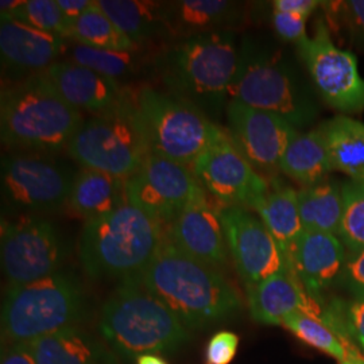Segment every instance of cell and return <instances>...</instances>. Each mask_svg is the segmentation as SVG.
I'll return each mask as SVG.
<instances>
[{
    "instance_id": "cell-1",
    "label": "cell",
    "mask_w": 364,
    "mask_h": 364,
    "mask_svg": "<svg viewBox=\"0 0 364 364\" xmlns=\"http://www.w3.org/2000/svg\"><path fill=\"white\" fill-rule=\"evenodd\" d=\"M139 281L188 331L219 324L242 309V299L228 279L195 259L166 237Z\"/></svg>"
},
{
    "instance_id": "cell-2",
    "label": "cell",
    "mask_w": 364,
    "mask_h": 364,
    "mask_svg": "<svg viewBox=\"0 0 364 364\" xmlns=\"http://www.w3.org/2000/svg\"><path fill=\"white\" fill-rule=\"evenodd\" d=\"M230 100L273 112L297 130L309 127L320 112L314 90L297 64L255 38L243 39L239 48Z\"/></svg>"
},
{
    "instance_id": "cell-3",
    "label": "cell",
    "mask_w": 364,
    "mask_h": 364,
    "mask_svg": "<svg viewBox=\"0 0 364 364\" xmlns=\"http://www.w3.org/2000/svg\"><path fill=\"white\" fill-rule=\"evenodd\" d=\"M84 119L64 100L45 73L21 80L3 90L0 135L9 147L53 154L68 147Z\"/></svg>"
},
{
    "instance_id": "cell-4",
    "label": "cell",
    "mask_w": 364,
    "mask_h": 364,
    "mask_svg": "<svg viewBox=\"0 0 364 364\" xmlns=\"http://www.w3.org/2000/svg\"><path fill=\"white\" fill-rule=\"evenodd\" d=\"M166 228L142 209L124 204L117 210L84 223L78 258L93 279L139 277L156 257Z\"/></svg>"
},
{
    "instance_id": "cell-5",
    "label": "cell",
    "mask_w": 364,
    "mask_h": 364,
    "mask_svg": "<svg viewBox=\"0 0 364 364\" xmlns=\"http://www.w3.org/2000/svg\"><path fill=\"white\" fill-rule=\"evenodd\" d=\"M99 332L123 359L171 353L191 340L186 326L142 285L139 277L122 281L105 301Z\"/></svg>"
},
{
    "instance_id": "cell-6",
    "label": "cell",
    "mask_w": 364,
    "mask_h": 364,
    "mask_svg": "<svg viewBox=\"0 0 364 364\" xmlns=\"http://www.w3.org/2000/svg\"><path fill=\"white\" fill-rule=\"evenodd\" d=\"M239 63L232 30L183 38L159 60V73L170 95L219 115L230 102V87Z\"/></svg>"
},
{
    "instance_id": "cell-7",
    "label": "cell",
    "mask_w": 364,
    "mask_h": 364,
    "mask_svg": "<svg viewBox=\"0 0 364 364\" xmlns=\"http://www.w3.org/2000/svg\"><path fill=\"white\" fill-rule=\"evenodd\" d=\"M85 296L77 278L53 274L23 287H7L1 305V338L7 344L33 343L78 326Z\"/></svg>"
},
{
    "instance_id": "cell-8",
    "label": "cell",
    "mask_w": 364,
    "mask_h": 364,
    "mask_svg": "<svg viewBox=\"0 0 364 364\" xmlns=\"http://www.w3.org/2000/svg\"><path fill=\"white\" fill-rule=\"evenodd\" d=\"M151 154L192 166L227 131L195 105L173 95L142 87L132 93Z\"/></svg>"
},
{
    "instance_id": "cell-9",
    "label": "cell",
    "mask_w": 364,
    "mask_h": 364,
    "mask_svg": "<svg viewBox=\"0 0 364 364\" xmlns=\"http://www.w3.org/2000/svg\"><path fill=\"white\" fill-rule=\"evenodd\" d=\"M66 151L81 169L131 178L151 154L134 95L115 109L84 120Z\"/></svg>"
},
{
    "instance_id": "cell-10",
    "label": "cell",
    "mask_w": 364,
    "mask_h": 364,
    "mask_svg": "<svg viewBox=\"0 0 364 364\" xmlns=\"http://www.w3.org/2000/svg\"><path fill=\"white\" fill-rule=\"evenodd\" d=\"M46 156L15 151L1 158V196L9 210L43 218L68 205L76 173Z\"/></svg>"
},
{
    "instance_id": "cell-11",
    "label": "cell",
    "mask_w": 364,
    "mask_h": 364,
    "mask_svg": "<svg viewBox=\"0 0 364 364\" xmlns=\"http://www.w3.org/2000/svg\"><path fill=\"white\" fill-rule=\"evenodd\" d=\"M0 251L9 287H23L58 273L68 252L57 227L39 216L3 221Z\"/></svg>"
},
{
    "instance_id": "cell-12",
    "label": "cell",
    "mask_w": 364,
    "mask_h": 364,
    "mask_svg": "<svg viewBox=\"0 0 364 364\" xmlns=\"http://www.w3.org/2000/svg\"><path fill=\"white\" fill-rule=\"evenodd\" d=\"M299 53L313 85L326 105L341 114L364 109V78L355 54L343 50L331 38L323 21L316 23L312 38L299 43Z\"/></svg>"
},
{
    "instance_id": "cell-13",
    "label": "cell",
    "mask_w": 364,
    "mask_h": 364,
    "mask_svg": "<svg viewBox=\"0 0 364 364\" xmlns=\"http://www.w3.org/2000/svg\"><path fill=\"white\" fill-rule=\"evenodd\" d=\"M191 169L201 188L221 205L252 209L270 189L228 132L198 156Z\"/></svg>"
},
{
    "instance_id": "cell-14",
    "label": "cell",
    "mask_w": 364,
    "mask_h": 364,
    "mask_svg": "<svg viewBox=\"0 0 364 364\" xmlns=\"http://www.w3.org/2000/svg\"><path fill=\"white\" fill-rule=\"evenodd\" d=\"M201 191L189 166L154 154L127 180L129 203L165 228Z\"/></svg>"
},
{
    "instance_id": "cell-15",
    "label": "cell",
    "mask_w": 364,
    "mask_h": 364,
    "mask_svg": "<svg viewBox=\"0 0 364 364\" xmlns=\"http://www.w3.org/2000/svg\"><path fill=\"white\" fill-rule=\"evenodd\" d=\"M219 213L228 251L246 289L289 267L273 235L250 209L219 204Z\"/></svg>"
},
{
    "instance_id": "cell-16",
    "label": "cell",
    "mask_w": 364,
    "mask_h": 364,
    "mask_svg": "<svg viewBox=\"0 0 364 364\" xmlns=\"http://www.w3.org/2000/svg\"><path fill=\"white\" fill-rule=\"evenodd\" d=\"M225 114L227 132L254 169L262 176L279 170L287 146L299 130L284 117L235 100L228 102Z\"/></svg>"
},
{
    "instance_id": "cell-17",
    "label": "cell",
    "mask_w": 364,
    "mask_h": 364,
    "mask_svg": "<svg viewBox=\"0 0 364 364\" xmlns=\"http://www.w3.org/2000/svg\"><path fill=\"white\" fill-rule=\"evenodd\" d=\"M166 239L186 255L215 269L227 266L228 246L219 213L204 189L166 227Z\"/></svg>"
},
{
    "instance_id": "cell-18",
    "label": "cell",
    "mask_w": 364,
    "mask_h": 364,
    "mask_svg": "<svg viewBox=\"0 0 364 364\" xmlns=\"http://www.w3.org/2000/svg\"><path fill=\"white\" fill-rule=\"evenodd\" d=\"M68 39L43 33L14 19H1L0 54L3 69L19 80L45 73L61 61Z\"/></svg>"
},
{
    "instance_id": "cell-19",
    "label": "cell",
    "mask_w": 364,
    "mask_h": 364,
    "mask_svg": "<svg viewBox=\"0 0 364 364\" xmlns=\"http://www.w3.org/2000/svg\"><path fill=\"white\" fill-rule=\"evenodd\" d=\"M346 258V247L336 235L317 231H304L287 254L289 267L318 302L326 290L338 284Z\"/></svg>"
},
{
    "instance_id": "cell-20",
    "label": "cell",
    "mask_w": 364,
    "mask_h": 364,
    "mask_svg": "<svg viewBox=\"0 0 364 364\" xmlns=\"http://www.w3.org/2000/svg\"><path fill=\"white\" fill-rule=\"evenodd\" d=\"M247 302L254 321L264 326H282L291 313L301 312L321 321L326 306L313 299L290 267L274 274L255 287H248Z\"/></svg>"
},
{
    "instance_id": "cell-21",
    "label": "cell",
    "mask_w": 364,
    "mask_h": 364,
    "mask_svg": "<svg viewBox=\"0 0 364 364\" xmlns=\"http://www.w3.org/2000/svg\"><path fill=\"white\" fill-rule=\"evenodd\" d=\"M45 76L64 100L80 112L105 114L123 105L130 95L117 81L66 60L50 66Z\"/></svg>"
},
{
    "instance_id": "cell-22",
    "label": "cell",
    "mask_w": 364,
    "mask_h": 364,
    "mask_svg": "<svg viewBox=\"0 0 364 364\" xmlns=\"http://www.w3.org/2000/svg\"><path fill=\"white\" fill-rule=\"evenodd\" d=\"M240 3L227 0H178L166 3V23L171 34L191 38L231 30L243 16Z\"/></svg>"
},
{
    "instance_id": "cell-23",
    "label": "cell",
    "mask_w": 364,
    "mask_h": 364,
    "mask_svg": "<svg viewBox=\"0 0 364 364\" xmlns=\"http://www.w3.org/2000/svg\"><path fill=\"white\" fill-rule=\"evenodd\" d=\"M129 203L127 181L97 170L76 171L68 207L84 220L97 219Z\"/></svg>"
},
{
    "instance_id": "cell-24",
    "label": "cell",
    "mask_w": 364,
    "mask_h": 364,
    "mask_svg": "<svg viewBox=\"0 0 364 364\" xmlns=\"http://www.w3.org/2000/svg\"><path fill=\"white\" fill-rule=\"evenodd\" d=\"M28 344L37 364H117L103 344L78 326Z\"/></svg>"
},
{
    "instance_id": "cell-25",
    "label": "cell",
    "mask_w": 364,
    "mask_h": 364,
    "mask_svg": "<svg viewBox=\"0 0 364 364\" xmlns=\"http://www.w3.org/2000/svg\"><path fill=\"white\" fill-rule=\"evenodd\" d=\"M279 171L302 188L324 181L332 171L321 124L308 132H297L281 159Z\"/></svg>"
},
{
    "instance_id": "cell-26",
    "label": "cell",
    "mask_w": 364,
    "mask_h": 364,
    "mask_svg": "<svg viewBox=\"0 0 364 364\" xmlns=\"http://www.w3.org/2000/svg\"><path fill=\"white\" fill-rule=\"evenodd\" d=\"M96 3L135 46L169 33L166 3L149 0H96Z\"/></svg>"
},
{
    "instance_id": "cell-27",
    "label": "cell",
    "mask_w": 364,
    "mask_h": 364,
    "mask_svg": "<svg viewBox=\"0 0 364 364\" xmlns=\"http://www.w3.org/2000/svg\"><path fill=\"white\" fill-rule=\"evenodd\" d=\"M332 170L364 181V123L338 115L321 123Z\"/></svg>"
},
{
    "instance_id": "cell-28",
    "label": "cell",
    "mask_w": 364,
    "mask_h": 364,
    "mask_svg": "<svg viewBox=\"0 0 364 364\" xmlns=\"http://www.w3.org/2000/svg\"><path fill=\"white\" fill-rule=\"evenodd\" d=\"M252 210L258 213L287 257V251L305 231L299 215V191L290 186H270Z\"/></svg>"
},
{
    "instance_id": "cell-29",
    "label": "cell",
    "mask_w": 364,
    "mask_h": 364,
    "mask_svg": "<svg viewBox=\"0 0 364 364\" xmlns=\"http://www.w3.org/2000/svg\"><path fill=\"white\" fill-rule=\"evenodd\" d=\"M299 215L305 231L338 236L343 216V183L324 180L299 191Z\"/></svg>"
},
{
    "instance_id": "cell-30",
    "label": "cell",
    "mask_w": 364,
    "mask_h": 364,
    "mask_svg": "<svg viewBox=\"0 0 364 364\" xmlns=\"http://www.w3.org/2000/svg\"><path fill=\"white\" fill-rule=\"evenodd\" d=\"M68 39L84 46L114 52H134L138 48L117 28L97 3L70 22Z\"/></svg>"
},
{
    "instance_id": "cell-31",
    "label": "cell",
    "mask_w": 364,
    "mask_h": 364,
    "mask_svg": "<svg viewBox=\"0 0 364 364\" xmlns=\"http://www.w3.org/2000/svg\"><path fill=\"white\" fill-rule=\"evenodd\" d=\"M64 57L66 61L85 66L93 72L103 75L105 77L111 78L117 82L120 78L126 77L132 72H135V65L138 60L135 57V50L134 52L103 50V49L84 46L76 42H73L72 46L68 43Z\"/></svg>"
},
{
    "instance_id": "cell-32",
    "label": "cell",
    "mask_w": 364,
    "mask_h": 364,
    "mask_svg": "<svg viewBox=\"0 0 364 364\" xmlns=\"http://www.w3.org/2000/svg\"><path fill=\"white\" fill-rule=\"evenodd\" d=\"M282 326L313 348L324 352L341 363L347 360V350L341 338L318 318L305 313H291L282 321Z\"/></svg>"
},
{
    "instance_id": "cell-33",
    "label": "cell",
    "mask_w": 364,
    "mask_h": 364,
    "mask_svg": "<svg viewBox=\"0 0 364 364\" xmlns=\"http://www.w3.org/2000/svg\"><path fill=\"white\" fill-rule=\"evenodd\" d=\"M338 237L347 252L364 248V181L343 183V216Z\"/></svg>"
},
{
    "instance_id": "cell-34",
    "label": "cell",
    "mask_w": 364,
    "mask_h": 364,
    "mask_svg": "<svg viewBox=\"0 0 364 364\" xmlns=\"http://www.w3.org/2000/svg\"><path fill=\"white\" fill-rule=\"evenodd\" d=\"M6 19H14L43 33L69 38L70 22L60 10L57 0H26L13 16Z\"/></svg>"
},
{
    "instance_id": "cell-35",
    "label": "cell",
    "mask_w": 364,
    "mask_h": 364,
    "mask_svg": "<svg viewBox=\"0 0 364 364\" xmlns=\"http://www.w3.org/2000/svg\"><path fill=\"white\" fill-rule=\"evenodd\" d=\"M338 284L353 299H364V248L347 252Z\"/></svg>"
},
{
    "instance_id": "cell-36",
    "label": "cell",
    "mask_w": 364,
    "mask_h": 364,
    "mask_svg": "<svg viewBox=\"0 0 364 364\" xmlns=\"http://www.w3.org/2000/svg\"><path fill=\"white\" fill-rule=\"evenodd\" d=\"M338 309L343 335L346 338H356L364 348V299H353L351 302H335Z\"/></svg>"
},
{
    "instance_id": "cell-37",
    "label": "cell",
    "mask_w": 364,
    "mask_h": 364,
    "mask_svg": "<svg viewBox=\"0 0 364 364\" xmlns=\"http://www.w3.org/2000/svg\"><path fill=\"white\" fill-rule=\"evenodd\" d=\"M239 346V336L221 331L209 338L205 348V364H231L236 356Z\"/></svg>"
},
{
    "instance_id": "cell-38",
    "label": "cell",
    "mask_w": 364,
    "mask_h": 364,
    "mask_svg": "<svg viewBox=\"0 0 364 364\" xmlns=\"http://www.w3.org/2000/svg\"><path fill=\"white\" fill-rule=\"evenodd\" d=\"M309 18H305L297 14L281 13L273 10L272 21L277 36L287 42L296 43L299 46L305 39L309 38L306 36V22Z\"/></svg>"
},
{
    "instance_id": "cell-39",
    "label": "cell",
    "mask_w": 364,
    "mask_h": 364,
    "mask_svg": "<svg viewBox=\"0 0 364 364\" xmlns=\"http://www.w3.org/2000/svg\"><path fill=\"white\" fill-rule=\"evenodd\" d=\"M333 4L335 14L343 21L351 39L364 49V0L338 1Z\"/></svg>"
},
{
    "instance_id": "cell-40",
    "label": "cell",
    "mask_w": 364,
    "mask_h": 364,
    "mask_svg": "<svg viewBox=\"0 0 364 364\" xmlns=\"http://www.w3.org/2000/svg\"><path fill=\"white\" fill-rule=\"evenodd\" d=\"M1 364H37L28 343L6 344L1 350Z\"/></svg>"
},
{
    "instance_id": "cell-41",
    "label": "cell",
    "mask_w": 364,
    "mask_h": 364,
    "mask_svg": "<svg viewBox=\"0 0 364 364\" xmlns=\"http://www.w3.org/2000/svg\"><path fill=\"white\" fill-rule=\"evenodd\" d=\"M321 6L323 1L318 0H275L273 10L281 13L297 14L309 18Z\"/></svg>"
},
{
    "instance_id": "cell-42",
    "label": "cell",
    "mask_w": 364,
    "mask_h": 364,
    "mask_svg": "<svg viewBox=\"0 0 364 364\" xmlns=\"http://www.w3.org/2000/svg\"><path fill=\"white\" fill-rule=\"evenodd\" d=\"M95 3L96 0H57L60 10L65 15L69 22H73L78 16L87 13L95 6Z\"/></svg>"
},
{
    "instance_id": "cell-43",
    "label": "cell",
    "mask_w": 364,
    "mask_h": 364,
    "mask_svg": "<svg viewBox=\"0 0 364 364\" xmlns=\"http://www.w3.org/2000/svg\"><path fill=\"white\" fill-rule=\"evenodd\" d=\"M26 0H1L0 1V16L1 19L13 16L15 11H18Z\"/></svg>"
},
{
    "instance_id": "cell-44",
    "label": "cell",
    "mask_w": 364,
    "mask_h": 364,
    "mask_svg": "<svg viewBox=\"0 0 364 364\" xmlns=\"http://www.w3.org/2000/svg\"><path fill=\"white\" fill-rule=\"evenodd\" d=\"M136 364H168L156 355H142L136 359Z\"/></svg>"
},
{
    "instance_id": "cell-45",
    "label": "cell",
    "mask_w": 364,
    "mask_h": 364,
    "mask_svg": "<svg viewBox=\"0 0 364 364\" xmlns=\"http://www.w3.org/2000/svg\"><path fill=\"white\" fill-rule=\"evenodd\" d=\"M341 364H353V363H350V362H344V363H341Z\"/></svg>"
}]
</instances>
